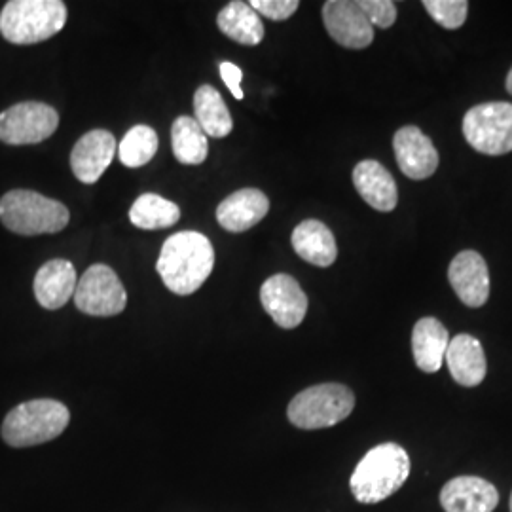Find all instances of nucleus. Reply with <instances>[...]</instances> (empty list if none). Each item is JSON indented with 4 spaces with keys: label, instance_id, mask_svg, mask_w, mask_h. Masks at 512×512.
Listing matches in <instances>:
<instances>
[{
    "label": "nucleus",
    "instance_id": "nucleus-31",
    "mask_svg": "<svg viewBox=\"0 0 512 512\" xmlns=\"http://www.w3.org/2000/svg\"><path fill=\"white\" fill-rule=\"evenodd\" d=\"M507 92L512 95V69L509 71V74H507Z\"/></svg>",
    "mask_w": 512,
    "mask_h": 512
},
{
    "label": "nucleus",
    "instance_id": "nucleus-15",
    "mask_svg": "<svg viewBox=\"0 0 512 512\" xmlns=\"http://www.w3.org/2000/svg\"><path fill=\"white\" fill-rule=\"evenodd\" d=\"M497 503V488L478 476L452 478L440 492V505L446 512H494Z\"/></svg>",
    "mask_w": 512,
    "mask_h": 512
},
{
    "label": "nucleus",
    "instance_id": "nucleus-17",
    "mask_svg": "<svg viewBox=\"0 0 512 512\" xmlns=\"http://www.w3.org/2000/svg\"><path fill=\"white\" fill-rule=\"evenodd\" d=\"M78 285V275L73 264L63 258H55L40 266L35 275V296L44 310H59L71 298Z\"/></svg>",
    "mask_w": 512,
    "mask_h": 512
},
{
    "label": "nucleus",
    "instance_id": "nucleus-25",
    "mask_svg": "<svg viewBox=\"0 0 512 512\" xmlns=\"http://www.w3.org/2000/svg\"><path fill=\"white\" fill-rule=\"evenodd\" d=\"M181 219L177 203L169 202L158 194L139 196L129 209V220L141 230H164L175 226Z\"/></svg>",
    "mask_w": 512,
    "mask_h": 512
},
{
    "label": "nucleus",
    "instance_id": "nucleus-3",
    "mask_svg": "<svg viewBox=\"0 0 512 512\" xmlns=\"http://www.w3.org/2000/svg\"><path fill=\"white\" fill-rule=\"evenodd\" d=\"M71 421L69 408L52 399L21 403L2 421L0 435L12 448H31L57 439Z\"/></svg>",
    "mask_w": 512,
    "mask_h": 512
},
{
    "label": "nucleus",
    "instance_id": "nucleus-2",
    "mask_svg": "<svg viewBox=\"0 0 512 512\" xmlns=\"http://www.w3.org/2000/svg\"><path fill=\"white\" fill-rule=\"evenodd\" d=\"M410 475V458L403 446L385 442L366 452L353 471L349 486L351 494L365 505L380 503L397 494Z\"/></svg>",
    "mask_w": 512,
    "mask_h": 512
},
{
    "label": "nucleus",
    "instance_id": "nucleus-21",
    "mask_svg": "<svg viewBox=\"0 0 512 512\" xmlns=\"http://www.w3.org/2000/svg\"><path fill=\"white\" fill-rule=\"evenodd\" d=\"M291 241L296 255L319 268H329L338 256L336 239L332 236L329 226L321 220L300 222L294 228Z\"/></svg>",
    "mask_w": 512,
    "mask_h": 512
},
{
    "label": "nucleus",
    "instance_id": "nucleus-11",
    "mask_svg": "<svg viewBox=\"0 0 512 512\" xmlns=\"http://www.w3.org/2000/svg\"><path fill=\"white\" fill-rule=\"evenodd\" d=\"M323 21L340 46L351 50H363L374 40V27L366 19L359 2L329 0L323 6Z\"/></svg>",
    "mask_w": 512,
    "mask_h": 512
},
{
    "label": "nucleus",
    "instance_id": "nucleus-7",
    "mask_svg": "<svg viewBox=\"0 0 512 512\" xmlns=\"http://www.w3.org/2000/svg\"><path fill=\"white\" fill-rule=\"evenodd\" d=\"M463 135L476 152L501 156L512 150V103H482L463 118Z\"/></svg>",
    "mask_w": 512,
    "mask_h": 512
},
{
    "label": "nucleus",
    "instance_id": "nucleus-4",
    "mask_svg": "<svg viewBox=\"0 0 512 512\" xmlns=\"http://www.w3.org/2000/svg\"><path fill=\"white\" fill-rule=\"evenodd\" d=\"M67 23L61 0H10L0 12V33L12 44L27 46L57 35Z\"/></svg>",
    "mask_w": 512,
    "mask_h": 512
},
{
    "label": "nucleus",
    "instance_id": "nucleus-18",
    "mask_svg": "<svg viewBox=\"0 0 512 512\" xmlns=\"http://www.w3.org/2000/svg\"><path fill=\"white\" fill-rule=\"evenodd\" d=\"M353 184H355L359 196L372 209L389 213L397 207V202H399L397 183L380 162L365 160V162L355 165Z\"/></svg>",
    "mask_w": 512,
    "mask_h": 512
},
{
    "label": "nucleus",
    "instance_id": "nucleus-13",
    "mask_svg": "<svg viewBox=\"0 0 512 512\" xmlns=\"http://www.w3.org/2000/svg\"><path fill=\"white\" fill-rule=\"evenodd\" d=\"M448 279L459 300L469 308H482L490 298V272L476 251H461L448 268Z\"/></svg>",
    "mask_w": 512,
    "mask_h": 512
},
{
    "label": "nucleus",
    "instance_id": "nucleus-16",
    "mask_svg": "<svg viewBox=\"0 0 512 512\" xmlns=\"http://www.w3.org/2000/svg\"><path fill=\"white\" fill-rule=\"evenodd\" d=\"M270 211V200L256 188H243L230 194L217 207V220L226 232L241 234L251 230Z\"/></svg>",
    "mask_w": 512,
    "mask_h": 512
},
{
    "label": "nucleus",
    "instance_id": "nucleus-32",
    "mask_svg": "<svg viewBox=\"0 0 512 512\" xmlns=\"http://www.w3.org/2000/svg\"><path fill=\"white\" fill-rule=\"evenodd\" d=\"M511 512H512V495H511Z\"/></svg>",
    "mask_w": 512,
    "mask_h": 512
},
{
    "label": "nucleus",
    "instance_id": "nucleus-30",
    "mask_svg": "<svg viewBox=\"0 0 512 512\" xmlns=\"http://www.w3.org/2000/svg\"><path fill=\"white\" fill-rule=\"evenodd\" d=\"M219 71L222 80H224V84L228 86V90L232 92V95H234L238 101H241V99H243V90H241V78H243V73H241V69H239L238 65L230 63V61H224V63H220Z\"/></svg>",
    "mask_w": 512,
    "mask_h": 512
},
{
    "label": "nucleus",
    "instance_id": "nucleus-29",
    "mask_svg": "<svg viewBox=\"0 0 512 512\" xmlns=\"http://www.w3.org/2000/svg\"><path fill=\"white\" fill-rule=\"evenodd\" d=\"M298 0H251V8L258 16L274 19V21H285L291 18L298 10Z\"/></svg>",
    "mask_w": 512,
    "mask_h": 512
},
{
    "label": "nucleus",
    "instance_id": "nucleus-6",
    "mask_svg": "<svg viewBox=\"0 0 512 512\" xmlns=\"http://www.w3.org/2000/svg\"><path fill=\"white\" fill-rule=\"evenodd\" d=\"M355 408L353 391L342 384L311 385L294 397L287 416L304 431L327 429L349 418Z\"/></svg>",
    "mask_w": 512,
    "mask_h": 512
},
{
    "label": "nucleus",
    "instance_id": "nucleus-27",
    "mask_svg": "<svg viewBox=\"0 0 512 512\" xmlns=\"http://www.w3.org/2000/svg\"><path fill=\"white\" fill-rule=\"evenodd\" d=\"M423 8L439 25L450 31L459 29L469 14V4L465 0H423Z\"/></svg>",
    "mask_w": 512,
    "mask_h": 512
},
{
    "label": "nucleus",
    "instance_id": "nucleus-10",
    "mask_svg": "<svg viewBox=\"0 0 512 512\" xmlns=\"http://www.w3.org/2000/svg\"><path fill=\"white\" fill-rule=\"evenodd\" d=\"M260 302L281 329H296L308 311V296L298 281L287 274L272 275L264 281Z\"/></svg>",
    "mask_w": 512,
    "mask_h": 512
},
{
    "label": "nucleus",
    "instance_id": "nucleus-14",
    "mask_svg": "<svg viewBox=\"0 0 512 512\" xmlns=\"http://www.w3.org/2000/svg\"><path fill=\"white\" fill-rule=\"evenodd\" d=\"M114 135L107 129H93L78 139L71 152V167L80 183H97L114 160Z\"/></svg>",
    "mask_w": 512,
    "mask_h": 512
},
{
    "label": "nucleus",
    "instance_id": "nucleus-19",
    "mask_svg": "<svg viewBox=\"0 0 512 512\" xmlns=\"http://www.w3.org/2000/svg\"><path fill=\"white\" fill-rule=\"evenodd\" d=\"M444 361L452 378L463 387H476L486 378V355L482 344L471 334H458L450 340Z\"/></svg>",
    "mask_w": 512,
    "mask_h": 512
},
{
    "label": "nucleus",
    "instance_id": "nucleus-24",
    "mask_svg": "<svg viewBox=\"0 0 512 512\" xmlns=\"http://www.w3.org/2000/svg\"><path fill=\"white\" fill-rule=\"evenodd\" d=\"M175 158L184 165H200L209 154L207 135L192 116H179L171 128Z\"/></svg>",
    "mask_w": 512,
    "mask_h": 512
},
{
    "label": "nucleus",
    "instance_id": "nucleus-12",
    "mask_svg": "<svg viewBox=\"0 0 512 512\" xmlns=\"http://www.w3.org/2000/svg\"><path fill=\"white\" fill-rule=\"evenodd\" d=\"M393 150L399 169L408 179H429L439 167V152L433 141L416 126H404L395 133Z\"/></svg>",
    "mask_w": 512,
    "mask_h": 512
},
{
    "label": "nucleus",
    "instance_id": "nucleus-28",
    "mask_svg": "<svg viewBox=\"0 0 512 512\" xmlns=\"http://www.w3.org/2000/svg\"><path fill=\"white\" fill-rule=\"evenodd\" d=\"M359 6L372 27L387 29L397 19V6L391 0H361Z\"/></svg>",
    "mask_w": 512,
    "mask_h": 512
},
{
    "label": "nucleus",
    "instance_id": "nucleus-1",
    "mask_svg": "<svg viewBox=\"0 0 512 512\" xmlns=\"http://www.w3.org/2000/svg\"><path fill=\"white\" fill-rule=\"evenodd\" d=\"M215 249L200 232H179L165 239L156 270L171 293H196L213 272Z\"/></svg>",
    "mask_w": 512,
    "mask_h": 512
},
{
    "label": "nucleus",
    "instance_id": "nucleus-20",
    "mask_svg": "<svg viewBox=\"0 0 512 512\" xmlns=\"http://www.w3.org/2000/svg\"><path fill=\"white\" fill-rule=\"evenodd\" d=\"M450 334L435 317H423L412 330V351L414 361L421 372L435 374L444 363Z\"/></svg>",
    "mask_w": 512,
    "mask_h": 512
},
{
    "label": "nucleus",
    "instance_id": "nucleus-8",
    "mask_svg": "<svg viewBox=\"0 0 512 512\" xmlns=\"http://www.w3.org/2000/svg\"><path fill=\"white\" fill-rule=\"evenodd\" d=\"M76 308L93 317H112L126 310L128 294L116 272L105 264H93L74 291Z\"/></svg>",
    "mask_w": 512,
    "mask_h": 512
},
{
    "label": "nucleus",
    "instance_id": "nucleus-26",
    "mask_svg": "<svg viewBox=\"0 0 512 512\" xmlns=\"http://www.w3.org/2000/svg\"><path fill=\"white\" fill-rule=\"evenodd\" d=\"M158 152V135L148 126H135L129 129L122 143L118 145L120 162L126 167H143Z\"/></svg>",
    "mask_w": 512,
    "mask_h": 512
},
{
    "label": "nucleus",
    "instance_id": "nucleus-22",
    "mask_svg": "<svg viewBox=\"0 0 512 512\" xmlns=\"http://www.w3.org/2000/svg\"><path fill=\"white\" fill-rule=\"evenodd\" d=\"M217 25L226 37L243 46H256L264 38L262 19L251 8V4L241 0H234L220 10Z\"/></svg>",
    "mask_w": 512,
    "mask_h": 512
},
{
    "label": "nucleus",
    "instance_id": "nucleus-23",
    "mask_svg": "<svg viewBox=\"0 0 512 512\" xmlns=\"http://www.w3.org/2000/svg\"><path fill=\"white\" fill-rule=\"evenodd\" d=\"M196 122L209 137H226L234 129L232 114L226 107L222 95L213 86H202L194 93Z\"/></svg>",
    "mask_w": 512,
    "mask_h": 512
},
{
    "label": "nucleus",
    "instance_id": "nucleus-9",
    "mask_svg": "<svg viewBox=\"0 0 512 512\" xmlns=\"http://www.w3.org/2000/svg\"><path fill=\"white\" fill-rule=\"evenodd\" d=\"M59 126L54 107L38 101L18 103L0 114V141L12 147L38 145L50 139Z\"/></svg>",
    "mask_w": 512,
    "mask_h": 512
},
{
    "label": "nucleus",
    "instance_id": "nucleus-5",
    "mask_svg": "<svg viewBox=\"0 0 512 512\" xmlns=\"http://www.w3.org/2000/svg\"><path fill=\"white\" fill-rule=\"evenodd\" d=\"M71 219L69 209L33 190H12L0 200L2 224L19 236L61 232Z\"/></svg>",
    "mask_w": 512,
    "mask_h": 512
}]
</instances>
